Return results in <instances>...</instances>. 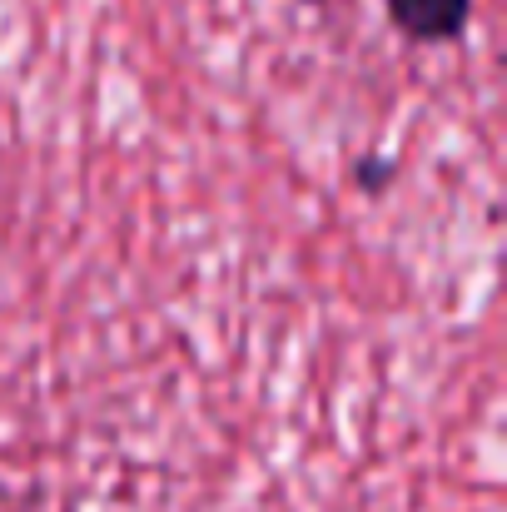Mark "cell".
<instances>
[{
    "instance_id": "6da1fadb",
    "label": "cell",
    "mask_w": 507,
    "mask_h": 512,
    "mask_svg": "<svg viewBox=\"0 0 507 512\" xmlns=\"http://www.w3.org/2000/svg\"><path fill=\"white\" fill-rule=\"evenodd\" d=\"M388 15L403 35L413 40H458L468 15H473V0H388Z\"/></svg>"
}]
</instances>
